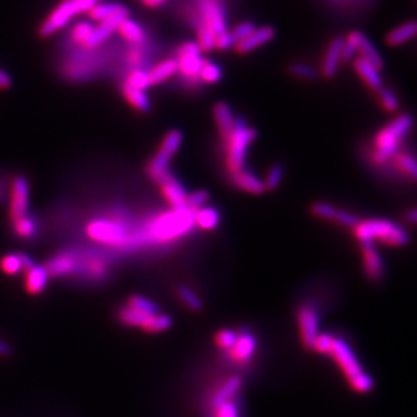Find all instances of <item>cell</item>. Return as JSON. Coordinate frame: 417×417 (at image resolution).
I'll list each match as a JSON object with an SVG mask.
<instances>
[{"label":"cell","instance_id":"6da1fadb","mask_svg":"<svg viewBox=\"0 0 417 417\" xmlns=\"http://www.w3.org/2000/svg\"><path fill=\"white\" fill-rule=\"evenodd\" d=\"M194 225V211L189 208L170 209L157 215L144 227V241L168 243L185 235Z\"/></svg>","mask_w":417,"mask_h":417},{"label":"cell","instance_id":"7a4b0ae2","mask_svg":"<svg viewBox=\"0 0 417 417\" xmlns=\"http://www.w3.org/2000/svg\"><path fill=\"white\" fill-rule=\"evenodd\" d=\"M330 356H332L339 369L342 370L343 375L346 377L349 385L351 386L354 392L368 393L373 389L374 386L373 378L362 369V365L358 361L353 349L344 339L334 337Z\"/></svg>","mask_w":417,"mask_h":417},{"label":"cell","instance_id":"3957f363","mask_svg":"<svg viewBox=\"0 0 417 417\" xmlns=\"http://www.w3.org/2000/svg\"><path fill=\"white\" fill-rule=\"evenodd\" d=\"M412 125V118L408 113H402L386 125L381 131H378L374 139L373 151V161L377 165H384L399 153L402 139L411 131Z\"/></svg>","mask_w":417,"mask_h":417},{"label":"cell","instance_id":"277c9868","mask_svg":"<svg viewBox=\"0 0 417 417\" xmlns=\"http://www.w3.org/2000/svg\"><path fill=\"white\" fill-rule=\"evenodd\" d=\"M85 234L89 239L106 247L126 249L135 244L129 225L111 218H97L91 220L85 227Z\"/></svg>","mask_w":417,"mask_h":417},{"label":"cell","instance_id":"5b68a950","mask_svg":"<svg viewBox=\"0 0 417 417\" xmlns=\"http://www.w3.org/2000/svg\"><path fill=\"white\" fill-rule=\"evenodd\" d=\"M354 235L359 242H381L392 247L405 246L409 242L408 232L402 225L386 219H368L353 227Z\"/></svg>","mask_w":417,"mask_h":417},{"label":"cell","instance_id":"8992f818","mask_svg":"<svg viewBox=\"0 0 417 417\" xmlns=\"http://www.w3.org/2000/svg\"><path fill=\"white\" fill-rule=\"evenodd\" d=\"M100 1L103 0H61L41 23L38 29L39 35L48 38L54 32L64 29L76 16L87 14Z\"/></svg>","mask_w":417,"mask_h":417},{"label":"cell","instance_id":"52a82bcc","mask_svg":"<svg viewBox=\"0 0 417 417\" xmlns=\"http://www.w3.org/2000/svg\"><path fill=\"white\" fill-rule=\"evenodd\" d=\"M257 131L247 126L242 119H237L231 134L225 139V165L231 175L244 169L249 146L256 139Z\"/></svg>","mask_w":417,"mask_h":417},{"label":"cell","instance_id":"ba28073f","mask_svg":"<svg viewBox=\"0 0 417 417\" xmlns=\"http://www.w3.org/2000/svg\"><path fill=\"white\" fill-rule=\"evenodd\" d=\"M181 144H182V134L178 130H172L165 135L161 144L160 150L151 158L147 166L149 176L151 177L156 182L161 184L166 177L170 175L169 163L178 151V149L181 147Z\"/></svg>","mask_w":417,"mask_h":417},{"label":"cell","instance_id":"9c48e42d","mask_svg":"<svg viewBox=\"0 0 417 417\" xmlns=\"http://www.w3.org/2000/svg\"><path fill=\"white\" fill-rule=\"evenodd\" d=\"M118 320L129 327H138L149 334H160L172 327V318L165 313L147 315L126 304L118 309Z\"/></svg>","mask_w":417,"mask_h":417},{"label":"cell","instance_id":"30bf717a","mask_svg":"<svg viewBox=\"0 0 417 417\" xmlns=\"http://www.w3.org/2000/svg\"><path fill=\"white\" fill-rule=\"evenodd\" d=\"M177 69L189 80H199V73L204 63L201 50L196 42H184L177 51Z\"/></svg>","mask_w":417,"mask_h":417},{"label":"cell","instance_id":"8fae6325","mask_svg":"<svg viewBox=\"0 0 417 417\" xmlns=\"http://www.w3.org/2000/svg\"><path fill=\"white\" fill-rule=\"evenodd\" d=\"M10 220L19 219L29 212L30 208V184L25 176H16L11 182L10 189Z\"/></svg>","mask_w":417,"mask_h":417},{"label":"cell","instance_id":"7c38bea8","mask_svg":"<svg viewBox=\"0 0 417 417\" xmlns=\"http://www.w3.org/2000/svg\"><path fill=\"white\" fill-rule=\"evenodd\" d=\"M197 11L201 25L207 26L216 35L227 32L225 8L222 0H197Z\"/></svg>","mask_w":417,"mask_h":417},{"label":"cell","instance_id":"4fadbf2b","mask_svg":"<svg viewBox=\"0 0 417 417\" xmlns=\"http://www.w3.org/2000/svg\"><path fill=\"white\" fill-rule=\"evenodd\" d=\"M319 321H320L319 312L313 305L304 304L299 308L297 311L299 331H300L303 346L308 350H312L315 339L320 334Z\"/></svg>","mask_w":417,"mask_h":417},{"label":"cell","instance_id":"5bb4252c","mask_svg":"<svg viewBox=\"0 0 417 417\" xmlns=\"http://www.w3.org/2000/svg\"><path fill=\"white\" fill-rule=\"evenodd\" d=\"M49 278H72L76 269L75 249H68L57 253L44 265Z\"/></svg>","mask_w":417,"mask_h":417},{"label":"cell","instance_id":"9a60e30c","mask_svg":"<svg viewBox=\"0 0 417 417\" xmlns=\"http://www.w3.org/2000/svg\"><path fill=\"white\" fill-rule=\"evenodd\" d=\"M365 273L373 281H380L384 275V262L373 242H361Z\"/></svg>","mask_w":417,"mask_h":417},{"label":"cell","instance_id":"2e32d148","mask_svg":"<svg viewBox=\"0 0 417 417\" xmlns=\"http://www.w3.org/2000/svg\"><path fill=\"white\" fill-rule=\"evenodd\" d=\"M129 15L116 16L113 19L104 20L97 23V26H94V30L91 32L89 38L87 39V42L84 44V46L81 49H87V50H95L99 48L103 42H106L113 32L118 30V26L120 25L122 20H125Z\"/></svg>","mask_w":417,"mask_h":417},{"label":"cell","instance_id":"e0dca14e","mask_svg":"<svg viewBox=\"0 0 417 417\" xmlns=\"http://www.w3.org/2000/svg\"><path fill=\"white\" fill-rule=\"evenodd\" d=\"M256 350H257L256 337L250 332H243V334H238V339L234 347L230 351H227V354L232 362L238 365H244L251 361Z\"/></svg>","mask_w":417,"mask_h":417},{"label":"cell","instance_id":"ac0fdd59","mask_svg":"<svg viewBox=\"0 0 417 417\" xmlns=\"http://www.w3.org/2000/svg\"><path fill=\"white\" fill-rule=\"evenodd\" d=\"M161 192L172 209L187 208V191L172 175L160 184Z\"/></svg>","mask_w":417,"mask_h":417},{"label":"cell","instance_id":"d6986e66","mask_svg":"<svg viewBox=\"0 0 417 417\" xmlns=\"http://www.w3.org/2000/svg\"><path fill=\"white\" fill-rule=\"evenodd\" d=\"M274 35H275V32H274L273 27H270V26L256 27L251 34H249L244 39H242L235 45V49L241 54H247L256 49L269 44L273 39Z\"/></svg>","mask_w":417,"mask_h":417},{"label":"cell","instance_id":"ffe728a7","mask_svg":"<svg viewBox=\"0 0 417 417\" xmlns=\"http://www.w3.org/2000/svg\"><path fill=\"white\" fill-rule=\"evenodd\" d=\"M129 8L122 3H116V1H100L87 13L88 20L97 22V23L113 19L116 16L129 15Z\"/></svg>","mask_w":417,"mask_h":417},{"label":"cell","instance_id":"44dd1931","mask_svg":"<svg viewBox=\"0 0 417 417\" xmlns=\"http://www.w3.org/2000/svg\"><path fill=\"white\" fill-rule=\"evenodd\" d=\"M342 49H343V39L340 37L334 38L328 45L325 56L323 58V65H321V73L324 77L331 79L337 75L339 64L342 61Z\"/></svg>","mask_w":417,"mask_h":417},{"label":"cell","instance_id":"7402d4cb","mask_svg":"<svg viewBox=\"0 0 417 417\" xmlns=\"http://www.w3.org/2000/svg\"><path fill=\"white\" fill-rule=\"evenodd\" d=\"M354 69L358 73V76L365 81L373 91H380L381 88H384L380 69L370 64L369 61L363 60L362 57H356L354 60Z\"/></svg>","mask_w":417,"mask_h":417},{"label":"cell","instance_id":"603a6c76","mask_svg":"<svg viewBox=\"0 0 417 417\" xmlns=\"http://www.w3.org/2000/svg\"><path fill=\"white\" fill-rule=\"evenodd\" d=\"M213 118H215V123L218 126V131H219L220 137L225 139L231 134V131L235 126V122H237L230 106L223 101L216 103L213 107Z\"/></svg>","mask_w":417,"mask_h":417},{"label":"cell","instance_id":"cb8c5ba5","mask_svg":"<svg viewBox=\"0 0 417 417\" xmlns=\"http://www.w3.org/2000/svg\"><path fill=\"white\" fill-rule=\"evenodd\" d=\"M116 32H119L120 37L132 46H142L146 41V32L144 27L130 18H126L120 22Z\"/></svg>","mask_w":417,"mask_h":417},{"label":"cell","instance_id":"d4e9b609","mask_svg":"<svg viewBox=\"0 0 417 417\" xmlns=\"http://www.w3.org/2000/svg\"><path fill=\"white\" fill-rule=\"evenodd\" d=\"M49 275L45 266L34 265L25 272V289L30 294L42 293L48 285Z\"/></svg>","mask_w":417,"mask_h":417},{"label":"cell","instance_id":"484cf974","mask_svg":"<svg viewBox=\"0 0 417 417\" xmlns=\"http://www.w3.org/2000/svg\"><path fill=\"white\" fill-rule=\"evenodd\" d=\"M11 228H13V232L16 238L23 239V241H32L34 238L38 237V232H39L38 222L32 213H27L19 219L13 220Z\"/></svg>","mask_w":417,"mask_h":417},{"label":"cell","instance_id":"4316f807","mask_svg":"<svg viewBox=\"0 0 417 417\" xmlns=\"http://www.w3.org/2000/svg\"><path fill=\"white\" fill-rule=\"evenodd\" d=\"M232 181L239 189L244 191V192L251 193V194H262L266 191L265 185H263V180L247 172L246 169H242L239 172L234 173Z\"/></svg>","mask_w":417,"mask_h":417},{"label":"cell","instance_id":"83f0119b","mask_svg":"<svg viewBox=\"0 0 417 417\" xmlns=\"http://www.w3.org/2000/svg\"><path fill=\"white\" fill-rule=\"evenodd\" d=\"M177 72H178V69H177L176 58H168V60L161 61L147 72L150 87L158 85L161 82L173 77Z\"/></svg>","mask_w":417,"mask_h":417},{"label":"cell","instance_id":"f1b7e54d","mask_svg":"<svg viewBox=\"0 0 417 417\" xmlns=\"http://www.w3.org/2000/svg\"><path fill=\"white\" fill-rule=\"evenodd\" d=\"M242 384H243V381H242L241 377H237V375L225 380L223 385L213 393V396L211 399V408L220 404V402L235 399L241 390Z\"/></svg>","mask_w":417,"mask_h":417},{"label":"cell","instance_id":"f546056e","mask_svg":"<svg viewBox=\"0 0 417 417\" xmlns=\"http://www.w3.org/2000/svg\"><path fill=\"white\" fill-rule=\"evenodd\" d=\"M356 53L359 54V57H362L363 60L369 61L370 64L374 65L375 68H378L380 70L384 66V60L380 54V51L377 48L371 44L369 38L361 32L359 39H358V46H356Z\"/></svg>","mask_w":417,"mask_h":417},{"label":"cell","instance_id":"4dcf8cb0","mask_svg":"<svg viewBox=\"0 0 417 417\" xmlns=\"http://www.w3.org/2000/svg\"><path fill=\"white\" fill-rule=\"evenodd\" d=\"M416 35V23L406 22L404 25L397 26L386 35V42L390 46H400L411 41Z\"/></svg>","mask_w":417,"mask_h":417},{"label":"cell","instance_id":"1f68e13d","mask_svg":"<svg viewBox=\"0 0 417 417\" xmlns=\"http://www.w3.org/2000/svg\"><path fill=\"white\" fill-rule=\"evenodd\" d=\"M122 92L130 106H132L135 110H138L141 113H146L150 110V99L144 89H137V88H132V87L123 84Z\"/></svg>","mask_w":417,"mask_h":417},{"label":"cell","instance_id":"d6a6232c","mask_svg":"<svg viewBox=\"0 0 417 417\" xmlns=\"http://www.w3.org/2000/svg\"><path fill=\"white\" fill-rule=\"evenodd\" d=\"M94 22L91 20H80L75 23L69 32V44L75 48H82L87 39L89 38L91 32L94 30Z\"/></svg>","mask_w":417,"mask_h":417},{"label":"cell","instance_id":"836d02e7","mask_svg":"<svg viewBox=\"0 0 417 417\" xmlns=\"http://www.w3.org/2000/svg\"><path fill=\"white\" fill-rule=\"evenodd\" d=\"M219 212L212 207H203L194 211V225L201 230H213L219 225Z\"/></svg>","mask_w":417,"mask_h":417},{"label":"cell","instance_id":"e575fe53","mask_svg":"<svg viewBox=\"0 0 417 417\" xmlns=\"http://www.w3.org/2000/svg\"><path fill=\"white\" fill-rule=\"evenodd\" d=\"M126 305H129V306L137 309V311H139V312L147 313V315H157V313H160L158 305L153 303L151 300H149L147 297L141 296V294H132V296H130Z\"/></svg>","mask_w":417,"mask_h":417},{"label":"cell","instance_id":"d590c367","mask_svg":"<svg viewBox=\"0 0 417 417\" xmlns=\"http://www.w3.org/2000/svg\"><path fill=\"white\" fill-rule=\"evenodd\" d=\"M125 84L129 85V87H132V88L146 91L150 87L147 72L142 68H131L127 76H126Z\"/></svg>","mask_w":417,"mask_h":417},{"label":"cell","instance_id":"8d00e7d4","mask_svg":"<svg viewBox=\"0 0 417 417\" xmlns=\"http://www.w3.org/2000/svg\"><path fill=\"white\" fill-rule=\"evenodd\" d=\"M177 293H178V297L182 301V304L185 305L188 309H191L193 312H199V311L203 309L201 300L199 299V296L189 287L180 285L177 288Z\"/></svg>","mask_w":417,"mask_h":417},{"label":"cell","instance_id":"74e56055","mask_svg":"<svg viewBox=\"0 0 417 417\" xmlns=\"http://www.w3.org/2000/svg\"><path fill=\"white\" fill-rule=\"evenodd\" d=\"M393 158H394V165L397 166V169L400 172H402L404 175H406L408 177H411L412 180L416 178V161H415V158L412 156L405 154V153H397Z\"/></svg>","mask_w":417,"mask_h":417},{"label":"cell","instance_id":"f35d334b","mask_svg":"<svg viewBox=\"0 0 417 417\" xmlns=\"http://www.w3.org/2000/svg\"><path fill=\"white\" fill-rule=\"evenodd\" d=\"M215 39H216V34L208 29L204 25L199 26L197 30V46L201 50V53H208L212 49H215Z\"/></svg>","mask_w":417,"mask_h":417},{"label":"cell","instance_id":"ab89813d","mask_svg":"<svg viewBox=\"0 0 417 417\" xmlns=\"http://www.w3.org/2000/svg\"><path fill=\"white\" fill-rule=\"evenodd\" d=\"M235 399L212 406V417H241L239 405L237 404Z\"/></svg>","mask_w":417,"mask_h":417},{"label":"cell","instance_id":"60d3db41","mask_svg":"<svg viewBox=\"0 0 417 417\" xmlns=\"http://www.w3.org/2000/svg\"><path fill=\"white\" fill-rule=\"evenodd\" d=\"M222 79V69L219 68V65L212 63V61H206L203 63V66L200 69L199 73V80L207 84H215Z\"/></svg>","mask_w":417,"mask_h":417},{"label":"cell","instance_id":"b9f144b4","mask_svg":"<svg viewBox=\"0 0 417 417\" xmlns=\"http://www.w3.org/2000/svg\"><path fill=\"white\" fill-rule=\"evenodd\" d=\"M311 212L316 218H320L323 220H332V222L337 223L340 209L335 208V207H332L331 204H327V203H315L311 207Z\"/></svg>","mask_w":417,"mask_h":417},{"label":"cell","instance_id":"7bdbcfd3","mask_svg":"<svg viewBox=\"0 0 417 417\" xmlns=\"http://www.w3.org/2000/svg\"><path fill=\"white\" fill-rule=\"evenodd\" d=\"M0 269L3 273L8 275H15L22 272V261L19 253L7 254L0 259Z\"/></svg>","mask_w":417,"mask_h":417},{"label":"cell","instance_id":"ee69618b","mask_svg":"<svg viewBox=\"0 0 417 417\" xmlns=\"http://www.w3.org/2000/svg\"><path fill=\"white\" fill-rule=\"evenodd\" d=\"M237 339H238V332L225 328V330H220V331L216 332V335H215V343H216V346L220 350L230 351L234 347Z\"/></svg>","mask_w":417,"mask_h":417},{"label":"cell","instance_id":"f6af8a7d","mask_svg":"<svg viewBox=\"0 0 417 417\" xmlns=\"http://www.w3.org/2000/svg\"><path fill=\"white\" fill-rule=\"evenodd\" d=\"M282 177H284V169L281 165H273L268 175L266 178L263 180V185H265V189L266 191H274L282 181Z\"/></svg>","mask_w":417,"mask_h":417},{"label":"cell","instance_id":"bcb514c9","mask_svg":"<svg viewBox=\"0 0 417 417\" xmlns=\"http://www.w3.org/2000/svg\"><path fill=\"white\" fill-rule=\"evenodd\" d=\"M209 194L207 191H194L192 193L187 194V208L197 211V209L206 207L208 203Z\"/></svg>","mask_w":417,"mask_h":417},{"label":"cell","instance_id":"7dc6e473","mask_svg":"<svg viewBox=\"0 0 417 417\" xmlns=\"http://www.w3.org/2000/svg\"><path fill=\"white\" fill-rule=\"evenodd\" d=\"M334 335L331 334H319L318 337L313 342L312 350L316 353L323 354V355H330L332 343H334Z\"/></svg>","mask_w":417,"mask_h":417},{"label":"cell","instance_id":"c3c4849f","mask_svg":"<svg viewBox=\"0 0 417 417\" xmlns=\"http://www.w3.org/2000/svg\"><path fill=\"white\" fill-rule=\"evenodd\" d=\"M378 92H380L378 95H380L381 106L385 108L386 111L394 113L399 108L397 97L390 89H386V88H381Z\"/></svg>","mask_w":417,"mask_h":417},{"label":"cell","instance_id":"681fc988","mask_svg":"<svg viewBox=\"0 0 417 417\" xmlns=\"http://www.w3.org/2000/svg\"><path fill=\"white\" fill-rule=\"evenodd\" d=\"M290 73L294 75L296 77H300V79H304V80H312L318 76L316 70L309 66V65L305 64H293L290 65Z\"/></svg>","mask_w":417,"mask_h":417},{"label":"cell","instance_id":"f907efd6","mask_svg":"<svg viewBox=\"0 0 417 417\" xmlns=\"http://www.w3.org/2000/svg\"><path fill=\"white\" fill-rule=\"evenodd\" d=\"M256 29V26H254V23H251V22H242L239 25H237L232 30H231V35H232V38H234V41H235V45L242 41V39H244L249 34H251V32Z\"/></svg>","mask_w":417,"mask_h":417},{"label":"cell","instance_id":"816d5d0a","mask_svg":"<svg viewBox=\"0 0 417 417\" xmlns=\"http://www.w3.org/2000/svg\"><path fill=\"white\" fill-rule=\"evenodd\" d=\"M235 46V41L231 35V32H220L216 35V39H215V49H219V50H228V49L234 48Z\"/></svg>","mask_w":417,"mask_h":417},{"label":"cell","instance_id":"f5cc1de1","mask_svg":"<svg viewBox=\"0 0 417 417\" xmlns=\"http://www.w3.org/2000/svg\"><path fill=\"white\" fill-rule=\"evenodd\" d=\"M144 61V53L139 46H132L127 54V63L132 68H139L141 63Z\"/></svg>","mask_w":417,"mask_h":417},{"label":"cell","instance_id":"db71d44e","mask_svg":"<svg viewBox=\"0 0 417 417\" xmlns=\"http://www.w3.org/2000/svg\"><path fill=\"white\" fill-rule=\"evenodd\" d=\"M11 85H13L11 75L3 68H0V89H8L11 88Z\"/></svg>","mask_w":417,"mask_h":417},{"label":"cell","instance_id":"11a10c76","mask_svg":"<svg viewBox=\"0 0 417 417\" xmlns=\"http://www.w3.org/2000/svg\"><path fill=\"white\" fill-rule=\"evenodd\" d=\"M144 3L146 7H150V8H156V7H160L162 6L166 0H141Z\"/></svg>","mask_w":417,"mask_h":417},{"label":"cell","instance_id":"9f6ffc18","mask_svg":"<svg viewBox=\"0 0 417 417\" xmlns=\"http://www.w3.org/2000/svg\"><path fill=\"white\" fill-rule=\"evenodd\" d=\"M7 354H10V347L0 340V355H7Z\"/></svg>","mask_w":417,"mask_h":417},{"label":"cell","instance_id":"6f0895ef","mask_svg":"<svg viewBox=\"0 0 417 417\" xmlns=\"http://www.w3.org/2000/svg\"><path fill=\"white\" fill-rule=\"evenodd\" d=\"M408 218H409V220H411V223H416V211L415 209H412V211H409V213H408Z\"/></svg>","mask_w":417,"mask_h":417},{"label":"cell","instance_id":"680465c9","mask_svg":"<svg viewBox=\"0 0 417 417\" xmlns=\"http://www.w3.org/2000/svg\"><path fill=\"white\" fill-rule=\"evenodd\" d=\"M1 196H3V188H1V185H0V200H1Z\"/></svg>","mask_w":417,"mask_h":417}]
</instances>
